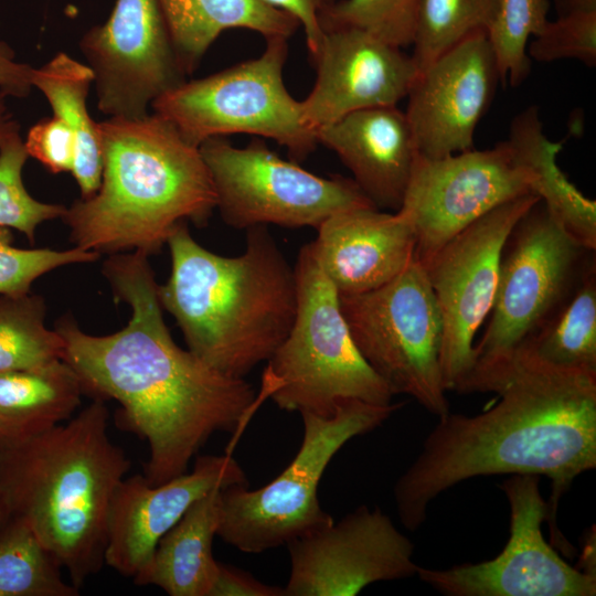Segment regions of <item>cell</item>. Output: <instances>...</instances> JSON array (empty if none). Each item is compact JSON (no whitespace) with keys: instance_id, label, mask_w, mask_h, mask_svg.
<instances>
[{"instance_id":"obj_3","label":"cell","mask_w":596,"mask_h":596,"mask_svg":"<svg viewBox=\"0 0 596 596\" xmlns=\"http://www.w3.org/2000/svg\"><path fill=\"white\" fill-rule=\"evenodd\" d=\"M171 273L159 285L188 350L213 369L244 377L267 362L296 315L297 280L267 226L246 230L242 254L226 257L199 244L187 222L170 234Z\"/></svg>"},{"instance_id":"obj_1","label":"cell","mask_w":596,"mask_h":596,"mask_svg":"<svg viewBox=\"0 0 596 596\" xmlns=\"http://www.w3.org/2000/svg\"><path fill=\"white\" fill-rule=\"evenodd\" d=\"M148 257L116 253L103 264L115 300L131 308L123 329L93 336L68 316L54 329L84 394L116 401L119 424L147 441L145 477L159 485L187 472L214 433L236 430L259 400L244 377L213 369L173 341Z\"/></svg>"},{"instance_id":"obj_30","label":"cell","mask_w":596,"mask_h":596,"mask_svg":"<svg viewBox=\"0 0 596 596\" xmlns=\"http://www.w3.org/2000/svg\"><path fill=\"white\" fill-rule=\"evenodd\" d=\"M498 0H417L411 55L417 73L478 32H486Z\"/></svg>"},{"instance_id":"obj_4","label":"cell","mask_w":596,"mask_h":596,"mask_svg":"<svg viewBox=\"0 0 596 596\" xmlns=\"http://www.w3.org/2000/svg\"><path fill=\"white\" fill-rule=\"evenodd\" d=\"M108 418L94 398L66 423L0 440V486L12 517L31 525L78 588L105 565L110 500L130 469Z\"/></svg>"},{"instance_id":"obj_24","label":"cell","mask_w":596,"mask_h":596,"mask_svg":"<svg viewBox=\"0 0 596 596\" xmlns=\"http://www.w3.org/2000/svg\"><path fill=\"white\" fill-rule=\"evenodd\" d=\"M507 140L534 177L533 195L575 242L595 252L596 202L586 198L558 167L557 155L564 140L552 141L545 136L536 106L526 107L512 119Z\"/></svg>"},{"instance_id":"obj_13","label":"cell","mask_w":596,"mask_h":596,"mask_svg":"<svg viewBox=\"0 0 596 596\" xmlns=\"http://www.w3.org/2000/svg\"><path fill=\"white\" fill-rule=\"evenodd\" d=\"M533 180L508 140L440 158L418 153L397 210L414 232L416 259L423 265L486 213L533 195Z\"/></svg>"},{"instance_id":"obj_31","label":"cell","mask_w":596,"mask_h":596,"mask_svg":"<svg viewBox=\"0 0 596 596\" xmlns=\"http://www.w3.org/2000/svg\"><path fill=\"white\" fill-rule=\"evenodd\" d=\"M550 0H498L487 30L501 82L521 85L530 73L529 40L547 23Z\"/></svg>"},{"instance_id":"obj_40","label":"cell","mask_w":596,"mask_h":596,"mask_svg":"<svg viewBox=\"0 0 596 596\" xmlns=\"http://www.w3.org/2000/svg\"><path fill=\"white\" fill-rule=\"evenodd\" d=\"M7 97L0 92V147L13 138L20 137V126L9 111L6 104Z\"/></svg>"},{"instance_id":"obj_11","label":"cell","mask_w":596,"mask_h":596,"mask_svg":"<svg viewBox=\"0 0 596 596\" xmlns=\"http://www.w3.org/2000/svg\"><path fill=\"white\" fill-rule=\"evenodd\" d=\"M224 223L236 230L274 224L318 228L329 216L375 206L348 178H323L281 159L258 138L234 147L225 137L199 147Z\"/></svg>"},{"instance_id":"obj_28","label":"cell","mask_w":596,"mask_h":596,"mask_svg":"<svg viewBox=\"0 0 596 596\" xmlns=\"http://www.w3.org/2000/svg\"><path fill=\"white\" fill-rule=\"evenodd\" d=\"M31 525L12 517L0 529V596H77Z\"/></svg>"},{"instance_id":"obj_41","label":"cell","mask_w":596,"mask_h":596,"mask_svg":"<svg viewBox=\"0 0 596 596\" xmlns=\"http://www.w3.org/2000/svg\"><path fill=\"white\" fill-rule=\"evenodd\" d=\"M557 17L596 12V0H552Z\"/></svg>"},{"instance_id":"obj_23","label":"cell","mask_w":596,"mask_h":596,"mask_svg":"<svg viewBox=\"0 0 596 596\" xmlns=\"http://www.w3.org/2000/svg\"><path fill=\"white\" fill-rule=\"evenodd\" d=\"M198 499L159 541L142 585L170 596H210L219 573L212 553L221 524V490Z\"/></svg>"},{"instance_id":"obj_27","label":"cell","mask_w":596,"mask_h":596,"mask_svg":"<svg viewBox=\"0 0 596 596\" xmlns=\"http://www.w3.org/2000/svg\"><path fill=\"white\" fill-rule=\"evenodd\" d=\"M517 355L552 369L596 375L595 259L570 298Z\"/></svg>"},{"instance_id":"obj_38","label":"cell","mask_w":596,"mask_h":596,"mask_svg":"<svg viewBox=\"0 0 596 596\" xmlns=\"http://www.w3.org/2000/svg\"><path fill=\"white\" fill-rule=\"evenodd\" d=\"M210 596H285V589L267 585L243 570L220 563Z\"/></svg>"},{"instance_id":"obj_21","label":"cell","mask_w":596,"mask_h":596,"mask_svg":"<svg viewBox=\"0 0 596 596\" xmlns=\"http://www.w3.org/2000/svg\"><path fill=\"white\" fill-rule=\"evenodd\" d=\"M377 207L397 211L418 150L405 111L396 106L356 110L316 131Z\"/></svg>"},{"instance_id":"obj_34","label":"cell","mask_w":596,"mask_h":596,"mask_svg":"<svg viewBox=\"0 0 596 596\" xmlns=\"http://www.w3.org/2000/svg\"><path fill=\"white\" fill-rule=\"evenodd\" d=\"M11 228L0 226V295L21 297L31 292L32 284L42 275L61 266L94 263L99 253L73 247L66 251L50 248H18L12 245Z\"/></svg>"},{"instance_id":"obj_16","label":"cell","mask_w":596,"mask_h":596,"mask_svg":"<svg viewBox=\"0 0 596 596\" xmlns=\"http://www.w3.org/2000/svg\"><path fill=\"white\" fill-rule=\"evenodd\" d=\"M285 596H354L365 586L415 576L414 544L380 508L361 505L286 544Z\"/></svg>"},{"instance_id":"obj_42","label":"cell","mask_w":596,"mask_h":596,"mask_svg":"<svg viewBox=\"0 0 596 596\" xmlns=\"http://www.w3.org/2000/svg\"><path fill=\"white\" fill-rule=\"evenodd\" d=\"M12 518L9 504L0 486V529Z\"/></svg>"},{"instance_id":"obj_2","label":"cell","mask_w":596,"mask_h":596,"mask_svg":"<svg viewBox=\"0 0 596 596\" xmlns=\"http://www.w3.org/2000/svg\"><path fill=\"white\" fill-rule=\"evenodd\" d=\"M489 392L499 401L487 411L438 417L395 482L401 523L416 531L434 499L473 477L544 476L552 486L546 501L551 543L563 547L555 521L560 499L577 476L596 467V375L517 355Z\"/></svg>"},{"instance_id":"obj_18","label":"cell","mask_w":596,"mask_h":596,"mask_svg":"<svg viewBox=\"0 0 596 596\" xmlns=\"http://www.w3.org/2000/svg\"><path fill=\"white\" fill-rule=\"evenodd\" d=\"M247 485L230 453L198 457L192 470L159 485L145 475L125 477L110 500L105 564L142 585L161 538L214 488Z\"/></svg>"},{"instance_id":"obj_32","label":"cell","mask_w":596,"mask_h":596,"mask_svg":"<svg viewBox=\"0 0 596 596\" xmlns=\"http://www.w3.org/2000/svg\"><path fill=\"white\" fill-rule=\"evenodd\" d=\"M28 157L21 137L0 147V226L18 230L34 243L36 227L43 222L62 219L66 207L30 195L22 179Z\"/></svg>"},{"instance_id":"obj_33","label":"cell","mask_w":596,"mask_h":596,"mask_svg":"<svg viewBox=\"0 0 596 596\" xmlns=\"http://www.w3.org/2000/svg\"><path fill=\"white\" fill-rule=\"evenodd\" d=\"M417 0H340L322 15L324 28L354 26L404 47L411 45Z\"/></svg>"},{"instance_id":"obj_5","label":"cell","mask_w":596,"mask_h":596,"mask_svg":"<svg viewBox=\"0 0 596 596\" xmlns=\"http://www.w3.org/2000/svg\"><path fill=\"white\" fill-rule=\"evenodd\" d=\"M98 126L100 185L62 216L77 247L99 254L134 249L150 256L181 222L207 224L216 198L199 147L155 113L108 117Z\"/></svg>"},{"instance_id":"obj_36","label":"cell","mask_w":596,"mask_h":596,"mask_svg":"<svg viewBox=\"0 0 596 596\" xmlns=\"http://www.w3.org/2000/svg\"><path fill=\"white\" fill-rule=\"evenodd\" d=\"M23 142L29 157L38 160L51 173L72 172L76 139L60 118L52 116L39 120L30 127Z\"/></svg>"},{"instance_id":"obj_35","label":"cell","mask_w":596,"mask_h":596,"mask_svg":"<svg viewBox=\"0 0 596 596\" xmlns=\"http://www.w3.org/2000/svg\"><path fill=\"white\" fill-rule=\"evenodd\" d=\"M530 58L553 62L577 60L588 67L596 65V12L574 13L547 21L528 44Z\"/></svg>"},{"instance_id":"obj_9","label":"cell","mask_w":596,"mask_h":596,"mask_svg":"<svg viewBox=\"0 0 596 596\" xmlns=\"http://www.w3.org/2000/svg\"><path fill=\"white\" fill-rule=\"evenodd\" d=\"M288 39H266L264 52L209 76L184 81L159 96L151 108L191 145L214 137L248 134L285 147L297 162L317 147L300 100L284 82Z\"/></svg>"},{"instance_id":"obj_10","label":"cell","mask_w":596,"mask_h":596,"mask_svg":"<svg viewBox=\"0 0 596 596\" xmlns=\"http://www.w3.org/2000/svg\"><path fill=\"white\" fill-rule=\"evenodd\" d=\"M339 298L358 350L392 393L413 397L437 417L447 414L443 320L422 264L414 259L385 285Z\"/></svg>"},{"instance_id":"obj_17","label":"cell","mask_w":596,"mask_h":596,"mask_svg":"<svg viewBox=\"0 0 596 596\" xmlns=\"http://www.w3.org/2000/svg\"><path fill=\"white\" fill-rule=\"evenodd\" d=\"M499 81L486 32L470 35L418 72L405 110L418 153L440 158L472 149Z\"/></svg>"},{"instance_id":"obj_8","label":"cell","mask_w":596,"mask_h":596,"mask_svg":"<svg viewBox=\"0 0 596 596\" xmlns=\"http://www.w3.org/2000/svg\"><path fill=\"white\" fill-rule=\"evenodd\" d=\"M401 405L348 400L328 417L301 414L300 448L280 475L255 490L247 485L221 490L217 535L242 552L260 553L331 524L318 499L327 466L351 438L377 428Z\"/></svg>"},{"instance_id":"obj_39","label":"cell","mask_w":596,"mask_h":596,"mask_svg":"<svg viewBox=\"0 0 596 596\" xmlns=\"http://www.w3.org/2000/svg\"><path fill=\"white\" fill-rule=\"evenodd\" d=\"M34 67L14 61L10 46L0 41V92L6 96L25 97L30 94Z\"/></svg>"},{"instance_id":"obj_20","label":"cell","mask_w":596,"mask_h":596,"mask_svg":"<svg viewBox=\"0 0 596 596\" xmlns=\"http://www.w3.org/2000/svg\"><path fill=\"white\" fill-rule=\"evenodd\" d=\"M317 231L313 253L339 296L376 289L416 259L414 232L397 211L350 209L329 216Z\"/></svg>"},{"instance_id":"obj_22","label":"cell","mask_w":596,"mask_h":596,"mask_svg":"<svg viewBox=\"0 0 596 596\" xmlns=\"http://www.w3.org/2000/svg\"><path fill=\"white\" fill-rule=\"evenodd\" d=\"M178 62L193 73L213 42L226 30L246 29L266 39H289L298 21L262 0H158Z\"/></svg>"},{"instance_id":"obj_29","label":"cell","mask_w":596,"mask_h":596,"mask_svg":"<svg viewBox=\"0 0 596 596\" xmlns=\"http://www.w3.org/2000/svg\"><path fill=\"white\" fill-rule=\"evenodd\" d=\"M43 297H0V372L34 370L63 360L64 342L45 327Z\"/></svg>"},{"instance_id":"obj_14","label":"cell","mask_w":596,"mask_h":596,"mask_svg":"<svg viewBox=\"0 0 596 596\" xmlns=\"http://www.w3.org/2000/svg\"><path fill=\"white\" fill-rule=\"evenodd\" d=\"M534 475L500 485L510 507V536L492 560L445 570L418 566L416 576L447 596H594L596 575L568 564L543 536L547 503Z\"/></svg>"},{"instance_id":"obj_26","label":"cell","mask_w":596,"mask_h":596,"mask_svg":"<svg viewBox=\"0 0 596 596\" xmlns=\"http://www.w3.org/2000/svg\"><path fill=\"white\" fill-rule=\"evenodd\" d=\"M94 74L88 65L64 52L33 70L32 85L47 99L53 116L60 118L74 134L76 157L72 175L81 198H89L100 185L103 153L98 123L87 109V96Z\"/></svg>"},{"instance_id":"obj_7","label":"cell","mask_w":596,"mask_h":596,"mask_svg":"<svg viewBox=\"0 0 596 596\" xmlns=\"http://www.w3.org/2000/svg\"><path fill=\"white\" fill-rule=\"evenodd\" d=\"M594 259V251L575 242L540 200L531 206L504 244L490 319L459 392H488L570 298Z\"/></svg>"},{"instance_id":"obj_6","label":"cell","mask_w":596,"mask_h":596,"mask_svg":"<svg viewBox=\"0 0 596 596\" xmlns=\"http://www.w3.org/2000/svg\"><path fill=\"white\" fill-rule=\"evenodd\" d=\"M294 268L295 319L267 361L258 400L270 397L280 409L323 417L348 400L391 404L394 394L358 350L311 243L300 248Z\"/></svg>"},{"instance_id":"obj_37","label":"cell","mask_w":596,"mask_h":596,"mask_svg":"<svg viewBox=\"0 0 596 596\" xmlns=\"http://www.w3.org/2000/svg\"><path fill=\"white\" fill-rule=\"evenodd\" d=\"M266 4L295 18L304 29L310 55L321 42L323 30L321 19L336 0H262Z\"/></svg>"},{"instance_id":"obj_15","label":"cell","mask_w":596,"mask_h":596,"mask_svg":"<svg viewBox=\"0 0 596 596\" xmlns=\"http://www.w3.org/2000/svg\"><path fill=\"white\" fill-rule=\"evenodd\" d=\"M79 49L93 71L100 113L141 118L162 94L185 81L158 0H116Z\"/></svg>"},{"instance_id":"obj_25","label":"cell","mask_w":596,"mask_h":596,"mask_svg":"<svg viewBox=\"0 0 596 596\" xmlns=\"http://www.w3.org/2000/svg\"><path fill=\"white\" fill-rule=\"evenodd\" d=\"M83 394L78 376L63 360L0 372V440L21 439L64 423Z\"/></svg>"},{"instance_id":"obj_19","label":"cell","mask_w":596,"mask_h":596,"mask_svg":"<svg viewBox=\"0 0 596 596\" xmlns=\"http://www.w3.org/2000/svg\"><path fill=\"white\" fill-rule=\"evenodd\" d=\"M311 58L316 82L300 104L315 131L356 110L396 106L417 75L402 47L354 26L324 28Z\"/></svg>"},{"instance_id":"obj_12","label":"cell","mask_w":596,"mask_h":596,"mask_svg":"<svg viewBox=\"0 0 596 596\" xmlns=\"http://www.w3.org/2000/svg\"><path fill=\"white\" fill-rule=\"evenodd\" d=\"M539 200L530 194L497 206L422 265L441 315L439 362L447 392H459L472 370L475 336L493 305L504 244Z\"/></svg>"}]
</instances>
